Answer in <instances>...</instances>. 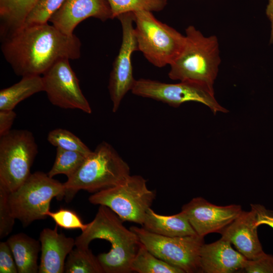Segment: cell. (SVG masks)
Masks as SVG:
<instances>
[{
	"label": "cell",
	"instance_id": "obj_1",
	"mask_svg": "<svg viewBox=\"0 0 273 273\" xmlns=\"http://www.w3.org/2000/svg\"><path fill=\"white\" fill-rule=\"evenodd\" d=\"M5 60L18 76L43 74L58 61L80 58L81 42L47 23L24 25L1 38Z\"/></svg>",
	"mask_w": 273,
	"mask_h": 273
},
{
	"label": "cell",
	"instance_id": "obj_2",
	"mask_svg": "<svg viewBox=\"0 0 273 273\" xmlns=\"http://www.w3.org/2000/svg\"><path fill=\"white\" fill-rule=\"evenodd\" d=\"M108 207L100 205L94 219L75 239V247L86 248L93 240H106L111 244L108 253L97 258L104 273H129L140 242L137 235Z\"/></svg>",
	"mask_w": 273,
	"mask_h": 273
},
{
	"label": "cell",
	"instance_id": "obj_3",
	"mask_svg": "<svg viewBox=\"0 0 273 273\" xmlns=\"http://www.w3.org/2000/svg\"><path fill=\"white\" fill-rule=\"evenodd\" d=\"M185 37L182 50L170 65L169 77L213 88L220 63L218 38L215 35L205 36L192 25L186 28Z\"/></svg>",
	"mask_w": 273,
	"mask_h": 273
},
{
	"label": "cell",
	"instance_id": "obj_4",
	"mask_svg": "<svg viewBox=\"0 0 273 273\" xmlns=\"http://www.w3.org/2000/svg\"><path fill=\"white\" fill-rule=\"evenodd\" d=\"M129 175L128 164L111 145L102 142L64 183L66 201L81 190L95 193L116 186Z\"/></svg>",
	"mask_w": 273,
	"mask_h": 273
},
{
	"label": "cell",
	"instance_id": "obj_5",
	"mask_svg": "<svg viewBox=\"0 0 273 273\" xmlns=\"http://www.w3.org/2000/svg\"><path fill=\"white\" fill-rule=\"evenodd\" d=\"M133 14L139 51L156 67L170 65L182 50L185 35L157 20L151 12L142 10Z\"/></svg>",
	"mask_w": 273,
	"mask_h": 273
},
{
	"label": "cell",
	"instance_id": "obj_6",
	"mask_svg": "<svg viewBox=\"0 0 273 273\" xmlns=\"http://www.w3.org/2000/svg\"><path fill=\"white\" fill-rule=\"evenodd\" d=\"M64 183L36 171L31 174L15 191L9 194V203L13 216L24 226L48 216L52 200L62 199L65 195Z\"/></svg>",
	"mask_w": 273,
	"mask_h": 273
},
{
	"label": "cell",
	"instance_id": "obj_7",
	"mask_svg": "<svg viewBox=\"0 0 273 273\" xmlns=\"http://www.w3.org/2000/svg\"><path fill=\"white\" fill-rule=\"evenodd\" d=\"M147 180L139 175H129L118 185L95 192L90 203L108 207L121 220L143 225L146 214L155 199Z\"/></svg>",
	"mask_w": 273,
	"mask_h": 273
},
{
	"label": "cell",
	"instance_id": "obj_8",
	"mask_svg": "<svg viewBox=\"0 0 273 273\" xmlns=\"http://www.w3.org/2000/svg\"><path fill=\"white\" fill-rule=\"evenodd\" d=\"M38 153L33 134L25 129L11 130L0 139V187L9 193L31 174Z\"/></svg>",
	"mask_w": 273,
	"mask_h": 273
},
{
	"label": "cell",
	"instance_id": "obj_9",
	"mask_svg": "<svg viewBox=\"0 0 273 273\" xmlns=\"http://www.w3.org/2000/svg\"><path fill=\"white\" fill-rule=\"evenodd\" d=\"M140 242L155 256L175 266L185 273L201 272L200 249L204 237L198 235L184 237H167L144 229L130 228Z\"/></svg>",
	"mask_w": 273,
	"mask_h": 273
},
{
	"label": "cell",
	"instance_id": "obj_10",
	"mask_svg": "<svg viewBox=\"0 0 273 273\" xmlns=\"http://www.w3.org/2000/svg\"><path fill=\"white\" fill-rule=\"evenodd\" d=\"M131 91L135 95L161 101L174 107L187 102L194 101L207 106L214 114L228 111L217 102L214 88L195 81L167 83L141 78L135 80Z\"/></svg>",
	"mask_w": 273,
	"mask_h": 273
},
{
	"label": "cell",
	"instance_id": "obj_11",
	"mask_svg": "<svg viewBox=\"0 0 273 273\" xmlns=\"http://www.w3.org/2000/svg\"><path fill=\"white\" fill-rule=\"evenodd\" d=\"M117 18L121 24L122 42L113 64L108 86L113 112L117 111L123 98L134 84L136 80L133 75L131 57L134 52L139 51L133 13L123 14Z\"/></svg>",
	"mask_w": 273,
	"mask_h": 273
},
{
	"label": "cell",
	"instance_id": "obj_12",
	"mask_svg": "<svg viewBox=\"0 0 273 273\" xmlns=\"http://www.w3.org/2000/svg\"><path fill=\"white\" fill-rule=\"evenodd\" d=\"M42 75L44 92L53 105L63 109H77L92 113V108L82 93L69 60L58 61Z\"/></svg>",
	"mask_w": 273,
	"mask_h": 273
},
{
	"label": "cell",
	"instance_id": "obj_13",
	"mask_svg": "<svg viewBox=\"0 0 273 273\" xmlns=\"http://www.w3.org/2000/svg\"><path fill=\"white\" fill-rule=\"evenodd\" d=\"M181 211L186 214L196 234L204 237L209 233H220L243 210L239 205L218 206L202 197H196L184 205Z\"/></svg>",
	"mask_w": 273,
	"mask_h": 273
},
{
	"label": "cell",
	"instance_id": "obj_14",
	"mask_svg": "<svg viewBox=\"0 0 273 273\" xmlns=\"http://www.w3.org/2000/svg\"><path fill=\"white\" fill-rule=\"evenodd\" d=\"M90 17L103 22L113 19L107 0H64L49 22L64 34L70 35L79 23Z\"/></svg>",
	"mask_w": 273,
	"mask_h": 273
},
{
	"label": "cell",
	"instance_id": "obj_15",
	"mask_svg": "<svg viewBox=\"0 0 273 273\" xmlns=\"http://www.w3.org/2000/svg\"><path fill=\"white\" fill-rule=\"evenodd\" d=\"M258 228L255 212L251 209L243 210L220 234L247 259L254 260L265 253L258 238Z\"/></svg>",
	"mask_w": 273,
	"mask_h": 273
},
{
	"label": "cell",
	"instance_id": "obj_16",
	"mask_svg": "<svg viewBox=\"0 0 273 273\" xmlns=\"http://www.w3.org/2000/svg\"><path fill=\"white\" fill-rule=\"evenodd\" d=\"M231 243L221 237L210 243H204L200 253L201 272L232 273L244 270L247 259Z\"/></svg>",
	"mask_w": 273,
	"mask_h": 273
},
{
	"label": "cell",
	"instance_id": "obj_17",
	"mask_svg": "<svg viewBox=\"0 0 273 273\" xmlns=\"http://www.w3.org/2000/svg\"><path fill=\"white\" fill-rule=\"evenodd\" d=\"M58 225L54 229L46 228L39 235L41 244L39 273L64 272L65 259L75 246V239L58 233Z\"/></svg>",
	"mask_w": 273,
	"mask_h": 273
},
{
	"label": "cell",
	"instance_id": "obj_18",
	"mask_svg": "<svg viewBox=\"0 0 273 273\" xmlns=\"http://www.w3.org/2000/svg\"><path fill=\"white\" fill-rule=\"evenodd\" d=\"M142 226L149 232L167 237L197 235L186 214L182 211L172 215H163L155 212L150 208L146 214Z\"/></svg>",
	"mask_w": 273,
	"mask_h": 273
},
{
	"label": "cell",
	"instance_id": "obj_19",
	"mask_svg": "<svg viewBox=\"0 0 273 273\" xmlns=\"http://www.w3.org/2000/svg\"><path fill=\"white\" fill-rule=\"evenodd\" d=\"M12 251L19 273L38 272L40 241L24 233L10 236L7 241Z\"/></svg>",
	"mask_w": 273,
	"mask_h": 273
},
{
	"label": "cell",
	"instance_id": "obj_20",
	"mask_svg": "<svg viewBox=\"0 0 273 273\" xmlns=\"http://www.w3.org/2000/svg\"><path fill=\"white\" fill-rule=\"evenodd\" d=\"M38 0H0V32L5 36L23 26Z\"/></svg>",
	"mask_w": 273,
	"mask_h": 273
},
{
	"label": "cell",
	"instance_id": "obj_21",
	"mask_svg": "<svg viewBox=\"0 0 273 273\" xmlns=\"http://www.w3.org/2000/svg\"><path fill=\"white\" fill-rule=\"evenodd\" d=\"M44 92L42 76L30 75L13 85L0 91V110H13L20 102L32 95Z\"/></svg>",
	"mask_w": 273,
	"mask_h": 273
},
{
	"label": "cell",
	"instance_id": "obj_22",
	"mask_svg": "<svg viewBox=\"0 0 273 273\" xmlns=\"http://www.w3.org/2000/svg\"><path fill=\"white\" fill-rule=\"evenodd\" d=\"M130 269L131 271L139 273H185L155 256L141 242Z\"/></svg>",
	"mask_w": 273,
	"mask_h": 273
},
{
	"label": "cell",
	"instance_id": "obj_23",
	"mask_svg": "<svg viewBox=\"0 0 273 273\" xmlns=\"http://www.w3.org/2000/svg\"><path fill=\"white\" fill-rule=\"evenodd\" d=\"M64 272L104 273L97 256H95L88 248L77 247L68 254Z\"/></svg>",
	"mask_w": 273,
	"mask_h": 273
},
{
	"label": "cell",
	"instance_id": "obj_24",
	"mask_svg": "<svg viewBox=\"0 0 273 273\" xmlns=\"http://www.w3.org/2000/svg\"><path fill=\"white\" fill-rule=\"evenodd\" d=\"M87 156L80 152L57 148L54 164L48 174L53 177L63 174L69 178L78 169Z\"/></svg>",
	"mask_w": 273,
	"mask_h": 273
},
{
	"label": "cell",
	"instance_id": "obj_25",
	"mask_svg": "<svg viewBox=\"0 0 273 273\" xmlns=\"http://www.w3.org/2000/svg\"><path fill=\"white\" fill-rule=\"evenodd\" d=\"M168 0H107L113 18L119 15L138 11L151 12L162 10Z\"/></svg>",
	"mask_w": 273,
	"mask_h": 273
},
{
	"label": "cell",
	"instance_id": "obj_26",
	"mask_svg": "<svg viewBox=\"0 0 273 273\" xmlns=\"http://www.w3.org/2000/svg\"><path fill=\"white\" fill-rule=\"evenodd\" d=\"M47 140L54 146L64 150L80 152L85 155L92 153L81 140L68 130L54 129L49 133Z\"/></svg>",
	"mask_w": 273,
	"mask_h": 273
},
{
	"label": "cell",
	"instance_id": "obj_27",
	"mask_svg": "<svg viewBox=\"0 0 273 273\" xmlns=\"http://www.w3.org/2000/svg\"><path fill=\"white\" fill-rule=\"evenodd\" d=\"M64 1L38 0L27 16L24 25L48 22L51 16L60 7Z\"/></svg>",
	"mask_w": 273,
	"mask_h": 273
},
{
	"label": "cell",
	"instance_id": "obj_28",
	"mask_svg": "<svg viewBox=\"0 0 273 273\" xmlns=\"http://www.w3.org/2000/svg\"><path fill=\"white\" fill-rule=\"evenodd\" d=\"M48 216L52 218L57 225L65 229H80L82 232L87 225L75 212L68 209L61 208L55 212L49 211Z\"/></svg>",
	"mask_w": 273,
	"mask_h": 273
},
{
	"label": "cell",
	"instance_id": "obj_29",
	"mask_svg": "<svg viewBox=\"0 0 273 273\" xmlns=\"http://www.w3.org/2000/svg\"><path fill=\"white\" fill-rule=\"evenodd\" d=\"M9 194L0 187V238L8 236L12 231L15 220L12 215L9 203Z\"/></svg>",
	"mask_w": 273,
	"mask_h": 273
},
{
	"label": "cell",
	"instance_id": "obj_30",
	"mask_svg": "<svg viewBox=\"0 0 273 273\" xmlns=\"http://www.w3.org/2000/svg\"><path fill=\"white\" fill-rule=\"evenodd\" d=\"M244 270L247 273H273V256L265 253L254 260H248Z\"/></svg>",
	"mask_w": 273,
	"mask_h": 273
},
{
	"label": "cell",
	"instance_id": "obj_31",
	"mask_svg": "<svg viewBox=\"0 0 273 273\" xmlns=\"http://www.w3.org/2000/svg\"><path fill=\"white\" fill-rule=\"evenodd\" d=\"M17 267L7 242L0 243V273H17Z\"/></svg>",
	"mask_w": 273,
	"mask_h": 273
},
{
	"label": "cell",
	"instance_id": "obj_32",
	"mask_svg": "<svg viewBox=\"0 0 273 273\" xmlns=\"http://www.w3.org/2000/svg\"><path fill=\"white\" fill-rule=\"evenodd\" d=\"M251 209L256 214V225L266 224L273 229V210L259 204H251Z\"/></svg>",
	"mask_w": 273,
	"mask_h": 273
},
{
	"label": "cell",
	"instance_id": "obj_33",
	"mask_svg": "<svg viewBox=\"0 0 273 273\" xmlns=\"http://www.w3.org/2000/svg\"><path fill=\"white\" fill-rule=\"evenodd\" d=\"M16 117V114L13 110H0V137L11 131Z\"/></svg>",
	"mask_w": 273,
	"mask_h": 273
},
{
	"label": "cell",
	"instance_id": "obj_34",
	"mask_svg": "<svg viewBox=\"0 0 273 273\" xmlns=\"http://www.w3.org/2000/svg\"><path fill=\"white\" fill-rule=\"evenodd\" d=\"M266 15L271 24V31L269 42L273 43V0H268L266 8Z\"/></svg>",
	"mask_w": 273,
	"mask_h": 273
}]
</instances>
